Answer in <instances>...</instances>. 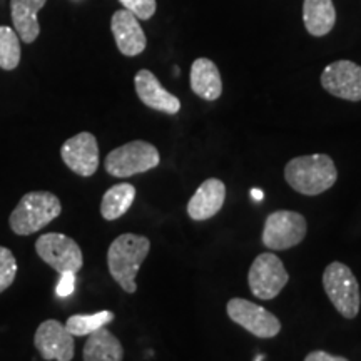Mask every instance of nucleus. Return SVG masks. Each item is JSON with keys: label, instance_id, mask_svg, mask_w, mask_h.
Here are the masks:
<instances>
[{"label": "nucleus", "instance_id": "b1692460", "mask_svg": "<svg viewBox=\"0 0 361 361\" xmlns=\"http://www.w3.org/2000/svg\"><path fill=\"white\" fill-rule=\"evenodd\" d=\"M119 2L139 20H149L156 13V0H119Z\"/></svg>", "mask_w": 361, "mask_h": 361}, {"label": "nucleus", "instance_id": "7ed1b4c3", "mask_svg": "<svg viewBox=\"0 0 361 361\" xmlns=\"http://www.w3.org/2000/svg\"><path fill=\"white\" fill-rule=\"evenodd\" d=\"M61 211L62 204L56 194L49 191L27 192L12 211L8 224L19 236H29L51 224L59 218Z\"/></svg>", "mask_w": 361, "mask_h": 361}, {"label": "nucleus", "instance_id": "4be33fe9", "mask_svg": "<svg viewBox=\"0 0 361 361\" xmlns=\"http://www.w3.org/2000/svg\"><path fill=\"white\" fill-rule=\"evenodd\" d=\"M20 62V40L13 29L0 25V69L13 71Z\"/></svg>", "mask_w": 361, "mask_h": 361}, {"label": "nucleus", "instance_id": "5701e85b", "mask_svg": "<svg viewBox=\"0 0 361 361\" xmlns=\"http://www.w3.org/2000/svg\"><path fill=\"white\" fill-rule=\"evenodd\" d=\"M17 276V261L13 252L6 246H0V293L11 288Z\"/></svg>", "mask_w": 361, "mask_h": 361}, {"label": "nucleus", "instance_id": "4468645a", "mask_svg": "<svg viewBox=\"0 0 361 361\" xmlns=\"http://www.w3.org/2000/svg\"><path fill=\"white\" fill-rule=\"evenodd\" d=\"M134 85L137 97L141 99L142 104L151 107V109L171 116L178 114L180 111L179 99L162 87L161 82L151 71H139L134 78Z\"/></svg>", "mask_w": 361, "mask_h": 361}, {"label": "nucleus", "instance_id": "6e6552de", "mask_svg": "<svg viewBox=\"0 0 361 361\" xmlns=\"http://www.w3.org/2000/svg\"><path fill=\"white\" fill-rule=\"evenodd\" d=\"M288 271L283 261L273 252H263L252 261L247 283L252 295L259 300H273L288 284Z\"/></svg>", "mask_w": 361, "mask_h": 361}, {"label": "nucleus", "instance_id": "393cba45", "mask_svg": "<svg viewBox=\"0 0 361 361\" xmlns=\"http://www.w3.org/2000/svg\"><path fill=\"white\" fill-rule=\"evenodd\" d=\"M74 290H75V273H62L56 288L57 296L67 298L74 293Z\"/></svg>", "mask_w": 361, "mask_h": 361}, {"label": "nucleus", "instance_id": "9b49d317", "mask_svg": "<svg viewBox=\"0 0 361 361\" xmlns=\"http://www.w3.org/2000/svg\"><path fill=\"white\" fill-rule=\"evenodd\" d=\"M34 345L47 361H71L74 358V336L67 331L66 324L57 319H47L39 324Z\"/></svg>", "mask_w": 361, "mask_h": 361}, {"label": "nucleus", "instance_id": "f257e3e1", "mask_svg": "<svg viewBox=\"0 0 361 361\" xmlns=\"http://www.w3.org/2000/svg\"><path fill=\"white\" fill-rule=\"evenodd\" d=\"M151 250V241L146 236L126 233L116 238L107 251V266L111 276L126 293H135V276Z\"/></svg>", "mask_w": 361, "mask_h": 361}, {"label": "nucleus", "instance_id": "1a4fd4ad", "mask_svg": "<svg viewBox=\"0 0 361 361\" xmlns=\"http://www.w3.org/2000/svg\"><path fill=\"white\" fill-rule=\"evenodd\" d=\"M228 316L234 323L258 338H274L281 331V323L271 311L252 301L233 298L228 303Z\"/></svg>", "mask_w": 361, "mask_h": 361}, {"label": "nucleus", "instance_id": "20e7f679", "mask_svg": "<svg viewBox=\"0 0 361 361\" xmlns=\"http://www.w3.org/2000/svg\"><path fill=\"white\" fill-rule=\"evenodd\" d=\"M324 291L343 318L353 319L360 313V284L348 266L335 261L323 273Z\"/></svg>", "mask_w": 361, "mask_h": 361}, {"label": "nucleus", "instance_id": "9d476101", "mask_svg": "<svg viewBox=\"0 0 361 361\" xmlns=\"http://www.w3.org/2000/svg\"><path fill=\"white\" fill-rule=\"evenodd\" d=\"M64 164L72 173L82 178L96 174L99 168V146L97 139L90 133H79L67 139L61 147Z\"/></svg>", "mask_w": 361, "mask_h": 361}, {"label": "nucleus", "instance_id": "f03ea898", "mask_svg": "<svg viewBox=\"0 0 361 361\" xmlns=\"http://www.w3.org/2000/svg\"><path fill=\"white\" fill-rule=\"evenodd\" d=\"M288 184L305 196H318L335 186L338 171L328 154L300 156L291 159L284 168Z\"/></svg>", "mask_w": 361, "mask_h": 361}, {"label": "nucleus", "instance_id": "dca6fc26", "mask_svg": "<svg viewBox=\"0 0 361 361\" xmlns=\"http://www.w3.org/2000/svg\"><path fill=\"white\" fill-rule=\"evenodd\" d=\"M191 89L204 101H216L223 94V80L218 66L206 57H200L191 66Z\"/></svg>", "mask_w": 361, "mask_h": 361}, {"label": "nucleus", "instance_id": "2eb2a0df", "mask_svg": "<svg viewBox=\"0 0 361 361\" xmlns=\"http://www.w3.org/2000/svg\"><path fill=\"white\" fill-rule=\"evenodd\" d=\"M226 200V186L223 180L211 178L197 188L188 202V214L194 221H206L221 211Z\"/></svg>", "mask_w": 361, "mask_h": 361}, {"label": "nucleus", "instance_id": "39448f33", "mask_svg": "<svg viewBox=\"0 0 361 361\" xmlns=\"http://www.w3.org/2000/svg\"><path fill=\"white\" fill-rule=\"evenodd\" d=\"M161 156L156 146L146 141H133L111 151L104 166L114 178H130L157 168Z\"/></svg>", "mask_w": 361, "mask_h": 361}, {"label": "nucleus", "instance_id": "aec40b11", "mask_svg": "<svg viewBox=\"0 0 361 361\" xmlns=\"http://www.w3.org/2000/svg\"><path fill=\"white\" fill-rule=\"evenodd\" d=\"M135 200V188L129 183H121L107 189L101 201V214L104 219H119L129 211Z\"/></svg>", "mask_w": 361, "mask_h": 361}, {"label": "nucleus", "instance_id": "412c9836", "mask_svg": "<svg viewBox=\"0 0 361 361\" xmlns=\"http://www.w3.org/2000/svg\"><path fill=\"white\" fill-rule=\"evenodd\" d=\"M114 319L112 311H97L94 314H74L67 319L66 328L72 336H89L90 333L104 328Z\"/></svg>", "mask_w": 361, "mask_h": 361}, {"label": "nucleus", "instance_id": "6ab92c4d", "mask_svg": "<svg viewBox=\"0 0 361 361\" xmlns=\"http://www.w3.org/2000/svg\"><path fill=\"white\" fill-rule=\"evenodd\" d=\"M303 20L306 30L314 37H323L331 32L336 22L333 0H305Z\"/></svg>", "mask_w": 361, "mask_h": 361}, {"label": "nucleus", "instance_id": "423d86ee", "mask_svg": "<svg viewBox=\"0 0 361 361\" xmlns=\"http://www.w3.org/2000/svg\"><path fill=\"white\" fill-rule=\"evenodd\" d=\"M39 258L57 273H78L84 264L80 246L74 239L61 233L42 234L35 243Z\"/></svg>", "mask_w": 361, "mask_h": 361}, {"label": "nucleus", "instance_id": "a211bd4d", "mask_svg": "<svg viewBox=\"0 0 361 361\" xmlns=\"http://www.w3.org/2000/svg\"><path fill=\"white\" fill-rule=\"evenodd\" d=\"M84 361H123L124 350L121 341L106 326L90 333L82 351Z\"/></svg>", "mask_w": 361, "mask_h": 361}, {"label": "nucleus", "instance_id": "ddd939ff", "mask_svg": "<svg viewBox=\"0 0 361 361\" xmlns=\"http://www.w3.org/2000/svg\"><path fill=\"white\" fill-rule=\"evenodd\" d=\"M111 30L116 39V45L121 54L128 57H135L144 52L147 45L146 34H144L139 19L130 13L129 11H117L112 16L111 20Z\"/></svg>", "mask_w": 361, "mask_h": 361}, {"label": "nucleus", "instance_id": "0eeeda50", "mask_svg": "<svg viewBox=\"0 0 361 361\" xmlns=\"http://www.w3.org/2000/svg\"><path fill=\"white\" fill-rule=\"evenodd\" d=\"M308 231L306 219L295 211H274L264 221L263 245L273 251H284L303 241Z\"/></svg>", "mask_w": 361, "mask_h": 361}, {"label": "nucleus", "instance_id": "a878e982", "mask_svg": "<svg viewBox=\"0 0 361 361\" xmlns=\"http://www.w3.org/2000/svg\"><path fill=\"white\" fill-rule=\"evenodd\" d=\"M305 361H350L343 356H335V355H329L326 351H311V353L306 356Z\"/></svg>", "mask_w": 361, "mask_h": 361}, {"label": "nucleus", "instance_id": "f8f14e48", "mask_svg": "<svg viewBox=\"0 0 361 361\" xmlns=\"http://www.w3.org/2000/svg\"><path fill=\"white\" fill-rule=\"evenodd\" d=\"M322 85L331 96L345 101H361V67L351 61H336L324 67Z\"/></svg>", "mask_w": 361, "mask_h": 361}, {"label": "nucleus", "instance_id": "f3484780", "mask_svg": "<svg viewBox=\"0 0 361 361\" xmlns=\"http://www.w3.org/2000/svg\"><path fill=\"white\" fill-rule=\"evenodd\" d=\"M47 0H12L11 11L13 29L25 44H32L40 34L37 12L45 6Z\"/></svg>", "mask_w": 361, "mask_h": 361}, {"label": "nucleus", "instance_id": "bb28decb", "mask_svg": "<svg viewBox=\"0 0 361 361\" xmlns=\"http://www.w3.org/2000/svg\"><path fill=\"white\" fill-rule=\"evenodd\" d=\"M251 196H252V200H258V201L263 200V192H261V189H252Z\"/></svg>", "mask_w": 361, "mask_h": 361}]
</instances>
